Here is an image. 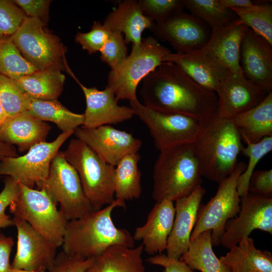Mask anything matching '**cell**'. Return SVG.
<instances>
[{"label": "cell", "mask_w": 272, "mask_h": 272, "mask_svg": "<svg viewBox=\"0 0 272 272\" xmlns=\"http://www.w3.org/2000/svg\"><path fill=\"white\" fill-rule=\"evenodd\" d=\"M9 272H30V271H26V270H22V269H16V268H14L11 267Z\"/></svg>", "instance_id": "51"}, {"label": "cell", "mask_w": 272, "mask_h": 272, "mask_svg": "<svg viewBox=\"0 0 272 272\" xmlns=\"http://www.w3.org/2000/svg\"><path fill=\"white\" fill-rule=\"evenodd\" d=\"M154 22L145 16L135 0H125L118 3L117 8L109 13L103 25L110 31L124 33L126 44H139L142 35L150 29Z\"/></svg>", "instance_id": "25"}, {"label": "cell", "mask_w": 272, "mask_h": 272, "mask_svg": "<svg viewBox=\"0 0 272 272\" xmlns=\"http://www.w3.org/2000/svg\"><path fill=\"white\" fill-rule=\"evenodd\" d=\"M94 259L71 255L61 251L57 254L53 263L46 272H85Z\"/></svg>", "instance_id": "43"}, {"label": "cell", "mask_w": 272, "mask_h": 272, "mask_svg": "<svg viewBox=\"0 0 272 272\" xmlns=\"http://www.w3.org/2000/svg\"><path fill=\"white\" fill-rule=\"evenodd\" d=\"M267 94L244 75L229 73L221 81L216 93V112L221 117L232 119L259 104Z\"/></svg>", "instance_id": "17"}, {"label": "cell", "mask_w": 272, "mask_h": 272, "mask_svg": "<svg viewBox=\"0 0 272 272\" xmlns=\"http://www.w3.org/2000/svg\"><path fill=\"white\" fill-rule=\"evenodd\" d=\"M19 184L20 194L9 206L10 213L14 217L27 222L57 247L61 246L69 221L44 190Z\"/></svg>", "instance_id": "8"}, {"label": "cell", "mask_w": 272, "mask_h": 272, "mask_svg": "<svg viewBox=\"0 0 272 272\" xmlns=\"http://www.w3.org/2000/svg\"><path fill=\"white\" fill-rule=\"evenodd\" d=\"M20 188L18 182L10 176L4 179V187L0 192V232L2 229L14 226V221L6 210L18 198Z\"/></svg>", "instance_id": "42"}, {"label": "cell", "mask_w": 272, "mask_h": 272, "mask_svg": "<svg viewBox=\"0 0 272 272\" xmlns=\"http://www.w3.org/2000/svg\"><path fill=\"white\" fill-rule=\"evenodd\" d=\"M164 62L174 63L198 85L216 93L221 81L231 73L201 49L188 53L171 52L165 56Z\"/></svg>", "instance_id": "23"}, {"label": "cell", "mask_w": 272, "mask_h": 272, "mask_svg": "<svg viewBox=\"0 0 272 272\" xmlns=\"http://www.w3.org/2000/svg\"><path fill=\"white\" fill-rule=\"evenodd\" d=\"M65 76L60 71L38 70L16 81L31 99H57L63 90Z\"/></svg>", "instance_id": "30"}, {"label": "cell", "mask_w": 272, "mask_h": 272, "mask_svg": "<svg viewBox=\"0 0 272 272\" xmlns=\"http://www.w3.org/2000/svg\"><path fill=\"white\" fill-rule=\"evenodd\" d=\"M134 115L147 125L159 151L175 146L192 144L198 133L200 122L182 114L155 110L141 103L129 101Z\"/></svg>", "instance_id": "11"}, {"label": "cell", "mask_w": 272, "mask_h": 272, "mask_svg": "<svg viewBox=\"0 0 272 272\" xmlns=\"http://www.w3.org/2000/svg\"><path fill=\"white\" fill-rule=\"evenodd\" d=\"M192 145L201 176L218 184L234 171L243 147L232 119L221 117L216 111L200 122Z\"/></svg>", "instance_id": "2"}, {"label": "cell", "mask_w": 272, "mask_h": 272, "mask_svg": "<svg viewBox=\"0 0 272 272\" xmlns=\"http://www.w3.org/2000/svg\"><path fill=\"white\" fill-rule=\"evenodd\" d=\"M230 9L248 28L272 45V6L270 4L254 3L251 7Z\"/></svg>", "instance_id": "35"}, {"label": "cell", "mask_w": 272, "mask_h": 272, "mask_svg": "<svg viewBox=\"0 0 272 272\" xmlns=\"http://www.w3.org/2000/svg\"><path fill=\"white\" fill-rule=\"evenodd\" d=\"M241 153L248 158L246 168L240 175L237 183V191L240 197L248 193L250 177L258 162L272 150V136L264 138L256 143L245 142Z\"/></svg>", "instance_id": "36"}, {"label": "cell", "mask_w": 272, "mask_h": 272, "mask_svg": "<svg viewBox=\"0 0 272 272\" xmlns=\"http://www.w3.org/2000/svg\"><path fill=\"white\" fill-rule=\"evenodd\" d=\"M13 220L17 242L11 267L30 272H46L56 257L58 247L27 222L14 217Z\"/></svg>", "instance_id": "15"}, {"label": "cell", "mask_w": 272, "mask_h": 272, "mask_svg": "<svg viewBox=\"0 0 272 272\" xmlns=\"http://www.w3.org/2000/svg\"><path fill=\"white\" fill-rule=\"evenodd\" d=\"M27 111L43 121L55 123L62 132L75 131L84 123V114L74 113L57 99L38 100L30 98Z\"/></svg>", "instance_id": "31"}, {"label": "cell", "mask_w": 272, "mask_h": 272, "mask_svg": "<svg viewBox=\"0 0 272 272\" xmlns=\"http://www.w3.org/2000/svg\"><path fill=\"white\" fill-rule=\"evenodd\" d=\"M246 166L245 163L238 162L234 171L219 184L215 195L206 205L200 204L190 242L202 232L211 230L213 245L220 244L227 222L236 217L240 210L237 183Z\"/></svg>", "instance_id": "10"}, {"label": "cell", "mask_w": 272, "mask_h": 272, "mask_svg": "<svg viewBox=\"0 0 272 272\" xmlns=\"http://www.w3.org/2000/svg\"><path fill=\"white\" fill-rule=\"evenodd\" d=\"M248 27L238 18L211 30L201 50L217 63L236 75H243L240 65L241 42Z\"/></svg>", "instance_id": "19"}, {"label": "cell", "mask_w": 272, "mask_h": 272, "mask_svg": "<svg viewBox=\"0 0 272 272\" xmlns=\"http://www.w3.org/2000/svg\"><path fill=\"white\" fill-rule=\"evenodd\" d=\"M36 186L59 205L60 213L67 221L82 218L93 211L76 170L66 160L63 152L56 154L47 178Z\"/></svg>", "instance_id": "9"}, {"label": "cell", "mask_w": 272, "mask_h": 272, "mask_svg": "<svg viewBox=\"0 0 272 272\" xmlns=\"http://www.w3.org/2000/svg\"><path fill=\"white\" fill-rule=\"evenodd\" d=\"M154 272H157V271H154Z\"/></svg>", "instance_id": "52"}, {"label": "cell", "mask_w": 272, "mask_h": 272, "mask_svg": "<svg viewBox=\"0 0 272 272\" xmlns=\"http://www.w3.org/2000/svg\"><path fill=\"white\" fill-rule=\"evenodd\" d=\"M147 261L151 264L163 266L164 268L163 272H194L181 259L170 258L162 253L151 256Z\"/></svg>", "instance_id": "46"}, {"label": "cell", "mask_w": 272, "mask_h": 272, "mask_svg": "<svg viewBox=\"0 0 272 272\" xmlns=\"http://www.w3.org/2000/svg\"><path fill=\"white\" fill-rule=\"evenodd\" d=\"M108 164L116 166L127 154L138 152L142 142L129 132L110 125L88 128H77L74 132Z\"/></svg>", "instance_id": "16"}, {"label": "cell", "mask_w": 272, "mask_h": 272, "mask_svg": "<svg viewBox=\"0 0 272 272\" xmlns=\"http://www.w3.org/2000/svg\"><path fill=\"white\" fill-rule=\"evenodd\" d=\"M240 65L244 76L268 93L272 89V45L248 28L240 51Z\"/></svg>", "instance_id": "18"}, {"label": "cell", "mask_w": 272, "mask_h": 272, "mask_svg": "<svg viewBox=\"0 0 272 272\" xmlns=\"http://www.w3.org/2000/svg\"><path fill=\"white\" fill-rule=\"evenodd\" d=\"M143 14L154 23H159L184 8L183 0H139Z\"/></svg>", "instance_id": "39"}, {"label": "cell", "mask_w": 272, "mask_h": 272, "mask_svg": "<svg viewBox=\"0 0 272 272\" xmlns=\"http://www.w3.org/2000/svg\"><path fill=\"white\" fill-rule=\"evenodd\" d=\"M183 3L184 7L204 22L211 30L237 18L230 9L224 7L219 0H183Z\"/></svg>", "instance_id": "33"}, {"label": "cell", "mask_w": 272, "mask_h": 272, "mask_svg": "<svg viewBox=\"0 0 272 272\" xmlns=\"http://www.w3.org/2000/svg\"><path fill=\"white\" fill-rule=\"evenodd\" d=\"M248 191L255 195L272 197V170H254L249 180Z\"/></svg>", "instance_id": "44"}, {"label": "cell", "mask_w": 272, "mask_h": 272, "mask_svg": "<svg viewBox=\"0 0 272 272\" xmlns=\"http://www.w3.org/2000/svg\"><path fill=\"white\" fill-rule=\"evenodd\" d=\"M155 163L152 196L172 201L189 195L202 182L192 144L161 151Z\"/></svg>", "instance_id": "4"}, {"label": "cell", "mask_w": 272, "mask_h": 272, "mask_svg": "<svg viewBox=\"0 0 272 272\" xmlns=\"http://www.w3.org/2000/svg\"><path fill=\"white\" fill-rule=\"evenodd\" d=\"M144 105L203 121L217 110L216 93L198 85L178 66L164 62L142 81L140 91Z\"/></svg>", "instance_id": "1"}, {"label": "cell", "mask_w": 272, "mask_h": 272, "mask_svg": "<svg viewBox=\"0 0 272 272\" xmlns=\"http://www.w3.org/2000/svg\"><path fill=\"white\" fill-rule=\"evenodd\" d=\"M232 119L245 142L256 143L272 136V91L259 104Z\"/></svg>", "instance_id": "28"}, {"label": "cell", "mask_w": 272, "mask_h": 272, "mask_svg": "<svg viewBox=\"0 0 272 272\" xmlns=\"http://www.w3.org/2000/svg\"><path fill=\"white\" fill-rule=\"evenodd\" d=\"M139 152L124 156L115 166L114 180L115 199L123 201L139 198L142 193Z\"/></svg>", "instance_id": "32"}, {"label": "cell", "mask_w": 272, "mask_h": 272, "mask_svg": "<svg viewBox=\"0 0 272 272\" xmlns=\"http://www.w3.org/2000/svg\"><path fill=\"white\" fill-rule=\"evenodd\" d=\"M18 156L17 150L14 146L0 141V160L5 157Z\"/></svg>", "instance_id": "49"}, {"label": "cell", "mask_w": 272, "mask_h": 272, "mask_svg": "<svg viewBox=\"0 0 272 272\" xmlns=\"http://www.w3.org/2000/svg\"><path fill=\"white\" fill-rule=\"evenodd\" d=\"M63 153L66 160L76 170L93 211L115 200V166L108 164L78 139H72Z\"/></svg>", "instance_id": "5"}, {"label": "cell", "mask_w": 272, "mask_h": 272, "mask_svg": "<svg viewBox=\"0 0 272 272\" xmlns=\"http://www.w3.org/2000/svg\"><path fill=\"white\" fill-rule=\"evenodd\" d=\"M28 17L38 19L47 24L49 19L50 0H15Z\"/></svg>", "instance_id": "45"}, {"label": "cell", "mask_w": 272, "mask_h": 272, "mask_svg": "<svg viewBox=\"0 0 272 272\" xmlns=\"http://www.w3.org/2000/svg\"><path fill=\"white\" fill-rule=\"evenodd\" d=\"M30 101L16 81L0 75V103L7 117L27 111Z\"/></svg>", "instance_id": "37"}, {"label": "cell", "mask_w": 272, "mask_h": 272, "mask_svg": "<svg viewBox=\"0 0 272 272\" xmlns=\"http://www.w3.org/2000/svg\"><path fill=\"white\" fill-rule=\"evenodd\" d=\"M238 216L228 221L220 239V244L228 249L259 229L272 234V197L248 192L240 197Z\"/></svg>", "instance_id": "13"}, {"label": "cell", "mask_w": 272, "mask_h": 272, "mask_svg": "<svg viewBox=\"0 0 272 272\" xmlns=\"http://www.w3.org/2000/svg\"><path fill=\"white\" fill-rule=\"evenodd\" d=\"M212 230L205 231L190 242L181 259L192 270L201 272H231L215 255L213 249Z\"/></svg>", "instance_id": "29"}, {"label": "cell", "mask_w": 272, "mask_h": 272, "mask_svg": "<svg viewBox=\"0 0 272 272\" xmlns=\"http://www.w3.org/2000/svg\"><path fill=\"white\" fill-rule=\"evenodd\" d=\"M37 71L22 56L11 38H0V75L17 81Z\"/></svg>", "instance_id": "34"}, {"label": "cell", "mask_w": 272, "mask_h": 272, "mask_svg": "<svg viewBox=\"0 0 272 272\" xmlns=\"http://www.w3.org/2000/svg\"><path fill=\"white\" fill-rule=\"evenodd\" d=\"M46 25L38 19L27 17L11 39L22 56L38 70H66L65 48Z\"/></svg>", "instance_id": "7"}, {"label": "cell", "mask_w": 272, "mask_h": 272, "mask_svg": "<svg viewBox=\"0 0 272 272\" xmlns=\"http://www.w3.org/2000/svg\"><path fill=\"white\" fill-rule=\"evenodd\" d=\"M142 244L128 247L113 245L94 258L85 272H146Z\"/></svg>", "instance_id": "27"}, {"label": "cell", "mask_w": 272, "mask_h": 272, "mask_svg": "<svg viewBox=\"0 0 272 272\" xmlns=\"http://www.w3.org/2000/svg\"><path fill=\"white\" fill-rule=\"evenodd\" d=\"M117 207H125V201L115 200L99 210L69 221L62 248L65 253L83 258H95L113 245L133 247L134 240L129 232L114 225L111 214Z\"/></svg>", "instance_id": "3"}, {"label": "cell", "mask_w": 272, "mask_h": 272, "mask_svg": "<svg viewBox=\"0 0 272 272\" xmlns=\"http://www.w3.org/2000/svg\"><path fill=\"white\" fill-rule=\"evenodd\" d=\"M170 52L154 37L142 39L139 44L132 45L130 53L121 64L109 72L107 86L118 101L138 99L139 84L164 62L165 56Z\"/></svg>", "instance_id": "6"}, {"label": "cell", "mask_w": 272, "mask_h": 272, "mask_svg": "<svg viewBox=\"0 0 272 272\" xmlns=\"http://www.w3.org/2000/svg\"><path fill=\"white\" fill-rule=\"evenodd\" d=\"M221 4L225 8H246L253 6L254 2L250 0H219Z\"/></svg>", "instance_id": "48"}, {"label": "cell", "mask_w": 272, "mask_h": 272, "mask_svg": "<svg viewBox=\"0 0 272 272\" xmlns=\"http://www.w3.org/2000/svg\"><path fill=\"white\" fill-rule=\"evenodd\" d=\"M121 33L111 31L110 35L100 51L102 61L108 65L111 70L119 66L127 56V47Z\"/></svg>", "instance_id": "40"}, {"label": "cell", "mask_w": 272, "mask_h": 272, "mask_svg": "<svg viewBox=\"0 0 272 272\" xmlns=\"http://www.w3.org/2000/svg\"><path fill=\"white\" fill-rule=\"evenodd\" d=\"M150 29L155 38L167 42L178 53H188L202 48L211 32L204 22L183 10L163 21L154 23Z\"/></svg>", "instance_id": "14"}, {"label": "cell", "mask_w": 272, "mask_h": 272, "mask_svg": "<svg viewBox=\"0 0 272 272\" xmlns=\"http://www.w3.org/2000/svg\"><path fill=\"white\" fill-rule=\"evenodd\" d=\"M175 213L173 201L164 200L156 202L146 223L135 229L133 238L134 240L142 241L144 251L147 254H161L166 250Z\"/></svg>", "instance_id": "22"}, {"label": "cell", "mask_w": 272, "mask_h": 272, "mask_svg": "<svg viewBox=\"0 0 272 272\" xmlns=\"http://www.w3.org/2000/svg\"><path fill=\"white\" fill-rule=\"evenodd\" d=\"M27 17L14 1L0 0V38H11Z\"/></svg>", "instance_id": "38"}, {"label": "cell", "mask_w": 272, "mask_h": 272, "mask_svg": "<svg viewBox=\"0 0 272 272\" xmlns=\"http://www.w3.org/2000/svg\"><path fill=\"white\" fill-rule=\"evenodd\" d=\"M205 193L206 189L200 184L189 195L175 201L174 220L166 250L168 257L180 259L187 251L198 210Z\"/></svg>", "instance_id": "21"}, {"label": "cell", "mask_w": 272, "mask_h": 272, "mask_svg": "<svg viewBox=\"0 0 272 272\" xmlns=\"http://www.w3.org/2000/svg\"><path fill=\"white\" fill-rule=\"evenodd\" d=\"M74 132H62L52 142L38 143L23 156L3 158L0 160V176H10L17 182L33 188L47 178L53 158Z\"/></svg>", "instance_id": "12"}, {"label": "cell", "mask_w": 272, "mask_h": 272, "mask_svg": "<svg viewBox=\"0 0 272 272\" xmlns=\"http://www.w3.org/2000/svg\"><path fill=\"white\" fill-rule=\"evenodd\" d=\"M68 73L82 89L86 99L85 120L82 126L92 128L100 126L117 124L130 119L134 115L130 107L119 106L113 91L107 86L103 90L96 87L88 88L81 84L71 70Z\"/></svg>", "instance_id": "20"}, {"label": "cell", "mask_w": 272, "mask_h": 272, "mask_svg": "<svg viewBox=\"0 0 272 272\" xmlns=\"http://www.w3.org/2000/svg\"><path fill=\"white\" fill-rule=\"evenodd\" d=\"M14 244L12 237L0 233V272H9L11 267L10 257Z\"/></svg>", "instance_id": "47"}, {"label": "cell", "mask_w": 272, "mask_h": 272, "mask_svg": "<svg viewBox=\"0 0 272 272\" xmlns=\"http://www.w3.org/2000/svg\"><path fill=\"white\" fill-rule=\"evenodd\" d=\"M51 126L27 111L7 117L0 128V141L16 145L19 152L28 151L32 147L44 142Z\"/></svg>", "instance_id": "24"}, {"label": "cell", "mask_w": 272, "mask_h": 272, "mask_svg": "<svg viewBox=\"0 0 272 272\" xmlns=\"http://www.w3.org/2000/svg\"><path fill=\"white\" fill-rule=\"evenodd\" d=\"M7 118V115L0 103V128Z\"/></svg>", "instance_id": "50"}, {"label": "cell", "mask_w": 272, "mask_h": 272, "mask_svg": "<svg viewBox=\"0 0 272 272\" xmlns=\"http://www.w3.org/2000/svg\"><path fill=\"white\" fill-rule=\"evenodd\" d=\"M220 258L231 272H272V254L257 249L253 239L248 237L230 248Z\"/></svg>", "instance_id": "26"}, {"label": "cell", "mask_w": 272, "mask_h": 272, "mask_svg": "<svg viewBox=\"0 0 272 272\" xmlns=\"http://www.w3.org/2000/svg\"><path fill=\"white\" fill-rule=\"evenodd\" d=\"M111 31L100 22L94 21L90 31L78 32L75 41L90 54L100 51L107 41Z\"/></svg>", "instance_id": "41"}]
</instances>
